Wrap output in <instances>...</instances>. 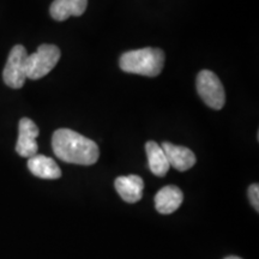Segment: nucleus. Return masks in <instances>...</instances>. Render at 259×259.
<instances>
[{
	"label": "nucleus",
	"mask_w": 259,
	"mask_h": 259,
	"mask_svg": "<svg viewBox=\"0 0 259 259\" xmlns=\"http://www.w3.org/2000/svg\"><path fill=\"white\" fill-rule=\"evenodd\" d=\"M52 148L56 156L66 163L92 166L100 156L95 142L70 128H59L54 132Z\"/></svg>",
	"instance_id": "nucleus-1"
},
{
	"label": "nucleus",
	"mask_w": 259,
	"mask_h": 259,
	"mask_svg": "<svg viewBox=\"0 0 259 259\" xmlns=\"http://www.w3.org/2000/svg\"><path fill=\"white\" fill-rule=\"evenodd\" d=\"M124 72L156 77L164 66V52L160 48H141L124 53L119 60Z\"/></svg>",
	"instance_id": "nucleus-2"
},
{
	"label": "nucleus",
	"mask_w": 259,
	"mask_h": 259,
	"mask_svg": "<svg viewBox=\"0 0 259 259\" xmlns=\"http://www.w3.org/2000/svg\"><path fill=\"white\" fill-rule=\"evenodd\" d=\"M61 52L54 45L44 44L32 54H28L25 64V74L29 79H40L47 76L56 67Z\"/></svg>",
	"instance_id": "nucleus-3"
},
{
	"label": "nucleus",
	"mask_w": 259,
	"mask_h": 259,
	"mask_svg": "<svg viewBox=\"0 0 259 259\" xmlns=\"http://www.w3.org/2000/svg\"><path fill=\"white\" fill-rule=\"evenodd\" d=\"M197 92L200 99L210 108L220 109L223 108L226 103V93L221 80L212 71L203 70L197 76Z\"/></svg>",
	"instance_id": "nucleus-4"
},
{
	"label": "nucleus",
	"mask_w": 259,
	"mask_h": 259,
	"mask_svg": "<svg viewBox=\"0 0 259 259\" xmlns=\"http://www.w3.org/2000/svg\"><path fill=\"white\" fill-rule=\"evenodd\" d=\"M27 58V50L22 45H16L10 52L5 69L3 71V79L10 88L19 89L24 85L27 79L25 74Z\"/></svg>",
	"instance_id": "nucleus-5"
},
{
	"label": "nucleus",
	"mask_w": 259,
	"mask_h": 259,
	"mask_svg": "<svg viewBox=\"0 0 259 259\" xmlns=\"http://www.w3.org/2000/svg\"><path fill=\"white\" fill-rule=\"evenodd\" d=\"M40 130L31 119L22 118L18 125V139L16 144V151L19 156L30 158L37 154L38 145L36 138Z\"/></svg>",
	"instance_id": "nucleus-6"
},
{
	"label": "nucleus",
	"mask_w": 259,
	"mask_h": 259,
	"mask_svg": "<svg viewBox=\"0 0 259 259\" xmlns=\"http://www.w3.org/2000/svg\"><path fill=\"white\" fill-rule=\"evenodd\" d=\"M161 148L166 154L168 163L170 167L179 171L189 170L196 164V155L190 150L189 148L181 147V145H174L168 142L162 143Z\"/></svg>",
	"instance_id": "nucleus-7"
},
{
	"label": "nucleus",
	"mask_w": 259,
	"mask_h": 259,
	"mask_svg": "<svg viewBox=\"0 0 259 259\" xmlns=\"http://www.w3.org/2000/svg\"><path fill=\"white\" fill-rule=\"evenodd\" d=\"M114 187L119 196L126 203H137L143 196L144 181L136 174H130L126 177L116 178Z\"/></svg>",
	"instance_id": "nucleus-8"
},
{
	"label": "nucleus",
	"mask_w": 259,
	"mask_h": 259,
	"mask_svg": "<svg viewBox=\"0 0 259 259\" xmlns=\"http://www.w3.org/2000/svg\"><path fill=\"white\" fill-rule=\"evenodd\" d=\"M184 194L179 187L174 185L164 186L155 196V208L160 213L169 215L180 208Z\"/></svg>",
	"instance_id": "nucleus-9"
},
{
	"label": "nucleus",
	"mask_w": 259,
	"mask_h": 259,
	"mask_svg": "<svg viewBox=\"0 0 259 259\" xmlns=\"http://www.w3.org/2000/svg\"><path fill=\"white\" fill-rule=\"evenodd\" d=\"M28 168L32 176L46 180H56L61 177V170L53 158L45 155H34L28 160Z\"/></svg>",
	"instance_id": "nucleus-10"
},
{
	"label": "nucleus",
	"mask_w": 259,
	"mask_h": 259,
	"mask_svg": "<svg viewBox=\"0 0 259 259\" xmlns=\"http://www.w3.org/2000/svg\"><path fill=\"white\" fill-rule=\"evenodd\" d=\"M88 6V0H54L50 12L52 18L63 22L71 16H82Z\"/></svg>",
	"instance_id": "nucleus-11"
},
{
	"label": "nucleus",
	"mask_w": 259,
	"mask_h": 259,
	"mask_svg": "<svg viewBox=\"0 0 259 259\" xmlns=\"http://www.w3.org/2000/svg\"><path fill=\"white\" fill-rule=\"evenodd\" d=\"M145 151L148 156V164L151 173L156 177H164L169 170V163H168L167 156L163 149L158 145L156 142L149 141L145 144Z\"/></svg>",
	"instance_id": "nucleus-12"
},
{
	"label": "nucleus",
	"mask_w": 259,
	"mask_h": 259,
	"mask_svg": "<svg viewBox=\"0 0 259 259\" xmlns=\"http://www.w3.org/2000/svg\"><path fill=\"white\" fill-rule=\"evenodd\" d=\"M248 198L251 200L252 206L255 209V211H259V186L258 184H252L248 187Z\"/></svg>",
	"instance_id": "nucleus-13"
},
{
	"label": "nucleus",
	"mask_w": 259,
	"mask_h": 259,
	"mask_svg": "<svg viewBox=\"0 0 259 259\" xmlns=\"http://www.w3.org/2000/svg\"><path fill=\"white\" fill-rule=\"evenodd\" d=\"M225 259H241L240 257H235V255H231V257H227Z\"/></svg>",
	"instance_id": "nucleus-14"
}]
</instances>
